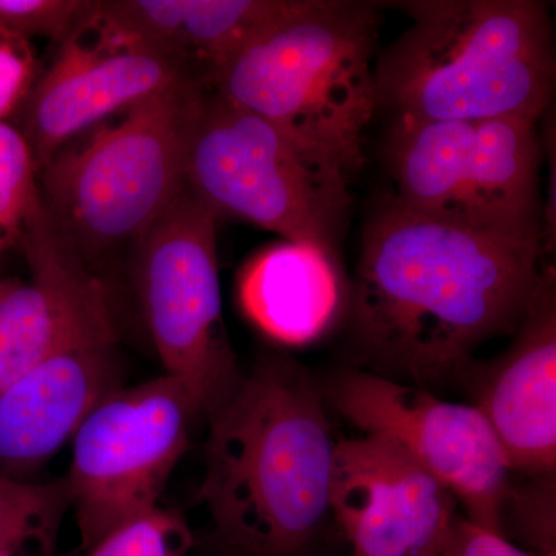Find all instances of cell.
Segmentation results:
<instances>
[{
    "mask_svg": "<svg viewBox=\"0 0 556 556\" xmlns=\"http://www.w3.org/2000/svg\"><path fill=\"white\" fill-rule=\"evenodd\" d=\"M455 508L450 490L391 442H338L329 511L354 556H441Z\"/></svg>",
    "mask_w": 556,
    "mask_h": 556,
    "instance_id": "12",
    "label": "cell"
},
{
    "mask_svg": "<svg viewBox=\"0 0 556 556\" xmlns=\"http://www.w3.org/2000/svg\"><path fill=\"white\" fill-rule=\"evenodd\" d=\"M292 5L294 0H179L175 47L206 86L223 64Z\"/></svg>",
    "mask_w": 556,
    "mask_h": 556,
    "instance_id": "17",
    "label": "cell"
},
{
    "mask_svg": "<svg viewBox=\"0 0 556 556\" xmlns=\"http://www.w3.org/2000/svg\"><path fill=\"white\" fill-rule=\"evenodd\" d=\"M189 80H201L185 61L148 47L87 42L75 33L60 46L20 110L38 172L78 135L116 113ZM204 84V83H203Z\"/></svg>",
    "mask_w": 556,
    "mask_h": 556,
    "instance_id": "13",
    "label": "cell"
},
{
    "mask_svg": "<svg viewBox=\"0 0 556 556\" xmlns=\"http://www.w3.org/2000/svg\"><path fill=\"white\" fill-rule=\"evenodd\" d=\"M508 510L514 515L515 535L535 548L536 555L556 556L554 475L543 477L538 484L526 486L522 492L508 490L504 514Z\"/></svg>",
    "mask_w": 556,
    "mask_h": 556,
    "instance_id": "22",
    "label": "cell"
},
{
    "mask_svg": "<svg viewBox=\"0 0 556 556\" xmlns=\"http://www.w3.org/2000/svg\"><path fill=\"white\" fill-rule=\"evenodd\" d=\"M325 401L367 437L401 448L466 507L468 521L504 536L510 467L477 405L444 401L424 388L348 369Z\"/></svg>",
    "mask_w": 556,
    "mask_h": 556,
    "instance_id": "10",
    "label": "cell"
},
{
    "mask_svg": "<svg viewBox=\"0 0 556 556\" xmlns=\"http://www.w3.org/2000/svg\"><path fill=\"white\" fill-rule=\"evenodd\" d=\"M68 510L65 479L40 484L0 475V556H21L28 547L51 556Z\"/></svg>",
    "mask_w": 556,
    "mask_h": 556,
    "instance_id": "18",
    "label": "cell"
},
{
    "mask_svg": "<svg viewBox=\"0 0 556 556\" xmlns=\"http://www.w3.org/2000/svg\"><path fill=\"white\" fill-rule=\"evenodd\" d=\"M515 342L490 362L477 407L503 447L510 470L552 477L556 466V280L543 268Z\"/></svg>",
    "mask_w": 556,
    "mask_h": 556,
    "instance_id": "14",
    "label": "cell"
},
{
    "mask_svg": "<svg viewBox=\"0 0 556 556\" xmlns=\"http://www.w3.org/2000/svg\"><path fill=\"white\" fill-rule=\"evenodd\" d=\"M346 172L277 124L214 91L201 101L186 156V185L229 215L334 258L351 197Z\"/></svg>",
    "mask_w": 556,
    "mask_h": 556,
    "instance_id": "6",
    "label": "cell"
},
{
    "mask_svg": "<svg viewBox=\"0 0 556 556\" xmlns=\"http://www.w3.org/2000/svg\"><path fill=\"white\" fill-rule=\"evenodd\" d=\"M203 412L170 375L113 391L73 437L67 482L80 551L152 510Z\"/></svg>",
    "mask_w": 556,
    "mask_h": 556,
    "instance_id": "9",
    "label": "cell"
},
{
    "mask_svg": "<svg viewBox=\"0 0 556 556\" xmlns=\"http://www.w3.org/2000/svg\"><path fill=\"white\" fill-rule=\"evenodd\" d=\"M91 7L89 0H0V31L62 43L83 28Z\"/></svg>",
    "mask_w": 556,
    "mask_h": 556,
    "instance_id": "21",
    "label": "cell"
},
{
    "mask_svg": "<svg viewBox=\"0 0 556 556\" xmlns=\"http://www.w3.org/2000/svg\"><path fill=\"white\" fill-rule=\"evenodd\" d=\"M200 496L228 556H294L329 511L336 442L299 362L260 358L207 413Z\"/></svg>",
    "mask_w": 556,
    "mask_h": 556,
    "instance_id": "2",
    "label": "cell"
},
{
    "mask_svg": "<svg viewBox=\"0 0 556 556\" xmlns=\"http://www.w3.org/2000/svg\"><path fill=\"white\" fill-rule=\"evenodd\" d=\"M40 201L39 172L17 127L0 123V255L21 240Z\"/></svg>",
    "mask_w": 556,
    "mask_h": 556,
    "instance_id": "19",
    "label": "cell"
},
{
    "mask_svg": "<svg viewBox=\"0 0 556 556\" xmlns=\"http://www.w3.org/2000/svg\"><path fill=\"white\" fill-rule=\"evenodd\" d=\"M380 10L362 0H294L206 89L277 124L351 177L364 166L365 130L378 110Z\"/></svg>",
    "mask_w": 556,
    "mask_h": 556,
    "instance_id": "4",
    "label": "cell"
},
{
    "mask_svg": "<svg viewBox=\"0 0 556 556\" xmlns=\"http://www.w3.org/2000/svg\"><path fill=\"white\" fill-rule=\"evenodd\" d=\"M441 556H540L522 551L508 538L486 532L467 518L455 519Z\"/></svg>",
    "mask_w": 556,
    "mask_h": 556,
    "instance_id": "24",
    "label": "cell"
},
{
    "mask_svg": "<svg viewBox=\"0 0 556 556\" xmlns=\"http://www.w3.org/2000/svg\"><path fill=\"white\" fill-rule=\"evenodd\" d=\"M240 299L248 316L270 338L305 345L320 338L338 314V265L320 249L283 241L244 268Z\"/></svg>",
    "mask_w": 556,
    "mask_h": 556,
    "instance_id": "16",
    "label": "cell"
},
{
    "mask_svg": "<svg viewBox=\"0 0 556 556\" xmlns=\"http://www.w3.org/2000/svg\"><path fill=\"white\" fill-rule=\"evenodd\" d=\"M543 241L419 214L388 197L368 219L350 302L367 371L420 387L460 375L482 343L517 331Z\"/></svg>",
    "mask_w": 556,
    "mask_h": 556,
    "instance_id": "1",
    "label": "cell"
},
{
    "mask_svg": "<svg viewBox=\"0 0 556 556\" xmlns=\"http://www.w3.org/2000/svg\"><path fill=\"white\" fill-rule=\"evenodd\" d=\"M206 86L189 80L68 142L39 170L40 200L91 270L130 249L186 188L190 131Z\"/></svg>",
    "mask_w": 556,
    "mask_h": 556,
    "instance_id": "5",
    "label": "cell"
},
{
    "mask_svg": "<svg viewBox=\"0 0 556 556\" xmlns=\"http://www.w3.org/2000/svg\"><path fill=\"white\" fill-rule=\"evenodd\" d=\"M192 543L181 515L156 506L113 529L86 556H186Z\"/></svg>",
    "mask_w": 556,
    "mask_h": 556,
    "instance_id": "20",
    "label": "cell"
},
{
    "mask_svg": "<svg viewBox=\"0 0 556 556\" xmlns=\"http://www.w3.org/2000/svg\"><path fill=\"white\" fill-rule=\"evenodd\" d=\"M38 76L31 42L0 31V123L20 112Z\"/></svg>",
    "mask_w": 556,
    "mask_h": 556,
    "instance_id": "23",
    "label": "cell"
},
{
    "mask_svg": "<svg viewBox=\"0 0 556 556\" xmlns=\"http://www.w3.org/2000/svg\"><path fill=\"white\" fill-rule=\"evenodd\" d=\"M121 379L115 343H108L47 358L0 391V475L24 479L42 467Z\"/></svg>",
    "mask_w": 556,
    "mask_h": 556,
    "instance_id": "15",
    "label": "cell"
},
{
    "mask_svg": "<svg viewBox=\"0 0 556 556\" xmlns=\"http://www.w3.org/2000/svg\"><path fill=\"white\" fill-rule=\"evenodd\" d=\"M20 241L31 278H0V391L56 354L118 339L104 280L76 254L42 200Z\"/></svg>",
    "mask_w": 556,
    "mask_h": 556,
    "instance_id": "11",
    "label": "cell"
},
{
    "mask_svg": "<svg viewBox=\"0 0 556 556\" xmlns=\"http://www.w3.org/2000/svg\"><path fill=\"white\" fill-rule=\"evenodd\" d=\"M217 219L186 185L131 248L139 305L161 364L189 388L203 416L241 376L223 321Z\"/></svg>",
    "mask_w": 556,
    "mask_h": 556,
    "instance_id": "8",
    "label": "cell"
},
{
    "mask_svg": "<svg viewBox=\"0 0 556 556\" xmlns=\"http://www.w3.org/2000/svg\"><path fill=\"white\" fill-rule=\"evenodd\" d=\"M543 156L538 121L394 119L390 195L430 217L543 241Z\"/></svg>",
    "mask_w": 556,
    "mask_h": 556,
    "instance_id": "7",
    "label": "cell"
},
{
    "mask_svg": "<svg viewBox=\"0 0 556 556\" xmlns=\"http://www.w3.org/2000/svg\"><path fill=\"white\" fill-rule=\"evenodd\" d=\"M412 24L375 64L394 119L540 121L555 90L551 9L541 0H408Z\"/></svg>",
    "mask_w": 556,
    "mask_h": 556,
    "instance_id": "3",
    "label": "cell"
}]
</instances>
